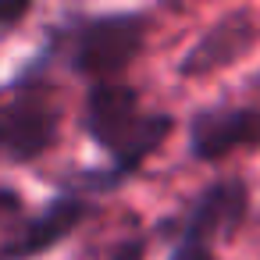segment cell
Segmentation results:
<instances>
[{"label":"cell","instance_id":"6da1fadb","mask_svg":"<svg viewBox=\"0 0 260 260\" xmlns=\"http://www.w3.org/2000/svg\"><path fill=\"white\" fill-rule=\"evenodd\" d=\"M86 125H89L93 139L118 157L121 171L136 168L150 150H157V143L171 128V121L160 118V114L157 118H139L136 93L125 89V86H111V82L93 89Z\"/></svg>","mask_w":260,"mask_h":260},{"label":"cell","instance_id":"7a4b0ae2","mask_svg":"<svg viewBox=\"0 0 260 260\" xmlns=\"http://www.w3.org/2000/svg\"><path fill=\"white\" fill-rule=\"evenodd\" d=\"M139 47H143V22L139 18H128V15L96 18L79 36L75 68L89 72V75H111V72L125 68Z\"/></svg>","mask_w":260,"mask_h":260},{"label":"cell","instance_id":"3957f363","mask_svg":"<svg viewBox=\"0 0 260 260\" xmlns=\"http://www.w3.org/2000/svg\"><path fill=\"white\" fill-rule=\"evenodd\" d=\"M57 136V111L40 100L25 96L0 111V157L4 160H29L43 153Z\"/></svg>","mask_w":260,"mask_h":260},{"label":"cell","instance_id":"277c9868","mask_svg":"<svg viewBox=\"0 0 260 260\" xmlns=\"http://www.w3.org/2000/svg\"><path fill=\"white\" fill-rule=\"evenodd\" d=\"M239 146H260V111H203L192 121V150L203 160H217Z\"/></svg>","mask_w":260,"mask_h":260},{"label":"cell","instance_id":"5b68a950","mask_svg":"<svg viewBox=\"0 0 260 260\" xmlns=\"http://www.w3.org/2000/svg\"><path fill=\"white\" fill-rule=\"evenodd\" d=\"M246 214V189L242 182H221L214 189H207L192 210V221H189V235L185 239H196V242H207L221 232H232Z\"/></svg>","mask_w":260,"mask_h":260},{"label":"cell","instance_id":"8992f818","mask_svg":"<svg viewBox=\"0 0 260 260\" xmlns=\"http://www.w3.org/2000/svg\"><path fill=\"white\" fill-rule=\"evenodd\" d=\"M249 40H253V22H249L246 15L224 18V22H217V25L207 32V40L189 54L185 72H189V75H196V72H214V68L235 61V57L249 47Z\"/></svg>","mask_w":260,"mask_h":260},{"label":"cell","instance_id":"52a82bcc","mask_svg":"<svg viewBox=\"0 0 260 260\" xmlns=\"http://www.w3.org/2000/svg\"><path fill=\"white\" fill-rule=\"evenodd\" d=\"M82 214H86V210H82V203H75V200H57V203H50L40 217L29 221V228H25L15 242H8L4 256L18 260V256H32V253L54 246L57 239H64V235L79 224Z\"/></svg>","mask_w":260,"mask_h":260},{"label":"cell","instance_id":"ba28073f","mask_svg":"<svg viewBox=\"0 0 260 260\" xmlns=\"http://www.w3.org/2000/svg\"><path fill=\"white\" fill-rule=\"evenodd\" d=\"M171 260H210V246L207 242H196V239H185Z\"/></svg>","mask_w":260,"mask_h":260},{"label":"cell","instance_id":"9c48e42d","mask_svg":"<svg viewBox=\"0 0 260 260\" xmlns=\"http://www.w3.org/2000/svg\"><path fill=\"white\" fill-rule=\"evenodd\" d=\"M18 207H22L18 192H11V189H0V221L15 217V214H18Z\"/></svg>","mask_w":260,"mask_h":260},{"label":"cell","instance_id":"30bf717a","mask_svg":"<svg viewBox=\"0 0 260 260\" xmlns=\"http://www.w3.org/2000/svg\"><path fill=\"white\" fill-rule=\"evenodd\" d=\"M29 11V4H22V0H15V4H0V22H15Z\"/></svg>","mask_w":260,"mask_h":260}]
</instances>
